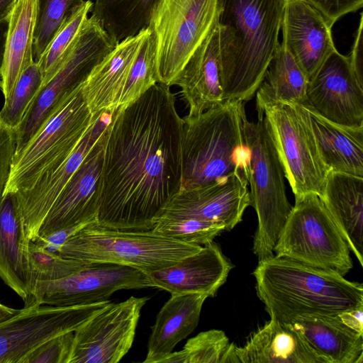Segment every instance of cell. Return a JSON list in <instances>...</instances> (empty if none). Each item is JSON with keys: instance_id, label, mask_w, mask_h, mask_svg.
<instances>
[{"instance_id": "6da1fadb", "label": "cell", "mask_w": 363, "mask_h": 363, "mask_svg": "<svg viewBox=\"0 0 363 363\" xmlns=\"http://www.w3.org/2000/svg\"><path fill=\"white\" fill-rule=\"evenodd\" d=\"M169 87L157 82L114 111L106 128L97 225L152 229L180 191L184 122Z\"/></svg>"}, {"instance_id": "7a4b0ae2", "label": "cell", "mask_w": 363, "mask_h": 363, "mask_svg": "<svg viewBox=\"0 0 363 363\" xmlns=\"http://www.w3.org/2000/svg\"><path fill=\"white\" fill-rule=\"evenodd\" d=\"M281 0H218L223 101H247L279 45Z\"/></svg>"}, {"instance_id": "3957f363", "label": "cell", "mask_w": 363, "mask_h": 363, "mask_svg": "<svg viewBox=\"0 0 363 363\" xmlns=\"http://www.w3.org/2000/svg\"><path fill=\"white\" fill-rule=\"evenodd\" d=\"M252 274L269 316L284 324L301 315H333L363 307L362 284L287 257L260 259Z\"/></svg>"}, {"instance_id": "277c9868", "label": "cell", "mask_w": 363, "mask_h": 363, "mask_svg": "<svg viewBox=\"0 0 363 363\" xmlns=\"http://www.w3.org/2000/svg\"><path fill=\"white\" fill-rule=\"evenodd\" d=\"M245 102L224 101L183 118L180 190L208 185L242 172L247 176Z\"/></svg>"}, {"instance_id": "5b68a950", "label": "cell", "mask_w": 363, "mask_h": 363, "mask_svg": "<svg viewBox=\"0 0 363 363\" xmlns=\"http://www.w3.org/2000/svg\"><path fill=\"white\" fill-rule=\"evenodd\" d=\"M201 247L167 238L152 229H114L95 222L70 238L57 254L85 262L128 266L147 274L169 267Z\"/></svg>"}, {"instance_id": "8992f818", "label": "cell", "mask_w": 363, "mask_h": 363, "mask_svg": "<svg viewBox=\"0 0 363 363\" xmlns=\"http://www.w3.org/2000/svg\"><path fill=\"white\" fill-rule=\"evenodd\" d=\"M257 118V122L246 120L244 135L250 152V206L258 218L253 252L260 260L273 255L292 206L286 197L284 170L274 141L263 119Z\"/></svg>"}, {"instance_id": "52a82bcc", "label": "cell", "mask_w": 363, "mask_h": 363, "mask_svg": "<svg viewBox=\"0 0 363 363\" xmlns=\"http://www.w3.org/2000/svg\"><path fill=\"white\" fill-rule=\"evenodd\" d=\"M256 109L274 141L294 196L308 192L320 196L329 169L296 105L275 98L263 81L256 92Z\"/></svg>"}, {"instance_id": "ba28073f", "label": "cell", "mask_w": 363, "mask_h": 363, "mask_svg": "<svg viewBox=\"0 0 363 363\" xmlns=\"http://www.w3.org/2000/svg\"><path fill=\"white\" fill-rule=\"evenodd\" d=\"M350 250L318 194L308 192L295 196V204L274 247L276 256L344 277L353 267Z\"/></svg>"}, {"instance_id": "9c48e42d", "label": "cell", "mask_w": 363, "mask_h": 363, "mask_svg": "<svg viewBox=\"0 0 363 363\" xmlns=\"http://www.w3.org/2000/svg\"><path fill=\"white\" fill-rule=\"evenodd\" d=\"M82 84L14 157L4 192L28 189L42 174L65 161L101 115L89 110Z\"/></svg>"}, {"instance_id": "30bf717a", "label": "cell", "mask_w": 363, "mask_h": 363, "mask_svg": "<svg viewBox=\"0 0 363 363\" xmlns=\"http://www.w3.org/2000/svg\"><path fill=\"white\" fill-rule=\"evenodd\" d=\"M218 22V0H159L149 25L158 83L174 85Z\"/></svg>"}, {"instance_id": "8fae6325", "label": "cell", "mask_w": 363, "mask_h": 363, "mask_svg": "<svg viewBox=\"0 0 363 363\" xmlns=\"http://www.w3.org/2000/svg\"><path fill=\"white\" fill-rule=\"evenodd\" d=\"M116 44L91 16L82 23L62 63L40 88L16 130L17 155ZM14 158V157H13Z\"/></svg>"}, {"instance_id": "7c38bea8", "label": "cell", "mask_w": 363, "mask_h": 363, "mask_svg": "<svg viewBox=\"0 0 363 363\" xmlns=\"http://www.w3.org/2000/svg\"><path fill=\"white\" fill-rule=\"evenodd\" d=\"M148 296L109 301L74 332L68 363H116L132 347Z\"/></svg>"}, {"instance_id": "4fadbf2b", "label": "cell", "mask_w": 363, "mask_h": 363, "mask_svg": "<svg viewBox=\"0 0 363 363\" xmlns=\"http://www.w3.org/2000/svg\"><path fill=\"white\" fill-rule=\"evenodd\" d=\"M110 301L72 306L23 307L0 323V363H22L43 342L74 332Z\"/></svg>"}, {"instance_id": "5bb4252c", "label": "cell", "mask_w": 363, "mask_h": 363, "mask_svg": "<svg viewBox=\"0 0 363 363\" xmlns=\"http://www.w3.org/2000/svg\"><path fill=\"white\" fill-rule=\"evenodd\" d=\"M154 287L147 273L125 265L94 263L66 278L35 283L32 306H72L108 301L116 291Z\"/></svg>"}, {"instance_id": "9a60e30c", "label": "cell", "mask_w": 363, "mask_h": 363, "mask_svg": "<svg viewBox=\"0 0 363 363\" xmlns=\"http://www.w3.org/2000/svg\"><path fill=\"white\" fill-rule=\"evenodd\" d=\"M305 104L332 122L363 126V84L348 56L337 49L328 56L308 80Z\"/></svg>"}, {"instance_id": "2e32d148", "label": "cell", "mask_w": 363, "mask_h": 363, "mask_svg": "<svg viewBox=\"0 0 363 363\" xmlns=\"http://www.w3.org/2000/svg\"><path fill=\"white\" fill-rule=\"evenodd\" d=\"M250 202L247 174L238 172L208 185L180 190L160 218H194L230 230L242 220Z\"/></svg>"}, {"instance_id": "e0dca14e", "label": "cell", "mask_w": 363, "mask_h": 363, "mask_svg": "<svg viewBox=\"0 0 363 363\" xmlns=\"http://www.w3.org/2000/svg\"><path fill=\"white\" fill-rule=\"evenodd\" d=\"M106 128L55 201L38 237L80 223L96 222Z\"/></svg>"}, {"instance_id": "ac0fdd59", "label": "cell", "mask_w": 363, "mask_h": 363, "mask_svg": "<svg viewBox=\"0 0 363 363\" xmlns=\"http://www.w3.org/2000/svg\"><path fill=\"white\" fill-rule=\"evenodd\" d=\"M332 27L308 1L294 0L284 4L281 43L308 80L328 56L336 50Z\"/></svg>"}, {"instance_id": "d6986e66", "label": "cell", "mask_w": 363, "mask_h": 363, "mask_svg": "<svg viewBox=\"0 0 363 363\" xmlns=\"http://www.w3.org/2000/svg\"><path fill=\"white\" fill-rule=\"evenodd\" d=\"M113 111L102 112L65 161L42 174L28 189L17 192L26 235L30 240L34 241L38 237L40 228L55 201L111 121Z\"/></svg>"}, {"instance_id": "ffe728a7", "label": "cell", "mask_w": 363, "mask_h": 363, "mask_svg": "<svg viewBox=\"0 0 363 363\" xmlns=\"http://www.w3.org/2000/svg\"><path fill=\"white\" fill-rule=\"evenodd\" d=\"M233 266L220 247L211 242L174 264L147 273L153 286L171 295L205 294L216 296Z\"/></svg>"}, {"instance_id": "44dd1931", "label": "cell", "mask_w": 363, "mask_h": 363, "mask_svg": "<svg viewBox=\"0 0 363 363\" xmlns=\"http://www.w3.org/2000/svg\"><path fill=\"white\" fill-rule=\"evenodd\" d=\"M17 192L5 191L0 199V278L32 306L28 245Z\"/></svg>"}, {"instance_id": "7402d4cb", "label": "cell", "mask_w": 363, "mask_h": 363, "mask_svg": "<svg viewBox=\"0 0 363 363\" xmlns=\"http://www.w3.org/2000/svg\"><path fill=\"white\" fill-rule=\"evenodd\" d=\"M149 28L124 39L95 65L82 82L86 104L94 116L117 108L129 74Z\"/></svg>"}, {"instance_id": "603a6c76", "label": "cell", "mask_w": 363, "mask_h": 363, "mask_svg": "<svg viewBox=\"0 0 363 363\" xmlns=\"http://www.w3.org/2000/svg\"><path fill=\"white\" fill-rule=\"evenodd\" d=\"M174 85L180 87L183 99L189 108L187 115L190 116L224 101L218 22L191 56Z\"/></svg>"}, {"instance_id": "cb8c5ba5", "label": "cell", "mask_w": 363, "mask_h": 363, "mask_svg": "<svg viewBox=\"0 0 363 363\" xmlns=\"http://www.w3.org/2000/svg\"><path fill=\"white\" fill-rule=\"evenodd\" d=\"M294 104L329 171L363 177V126L340 125L325 118L308 105Z\"/></svg>"}, {"instance_id": "d4e9b609", "label": "cell", "mask_w": 363, "mask_h": 363, "mask_svg": "<svg viewBox=\"0 0 363 363\" xmlns=\"http://www.w3.org/2000/svg\"><path fill=\"white\" fill-rule=\"evenodd\" d=\"M242 347H235L240 363H328L289 325L270 317Z\"/></svg>"}, {"instance_id": "484cf974", "label": "cell", "mask_w": 363, "mask_h": 363, "mask_svg": "<svg viewBox=\"0 0 363 363\" xmlns=\"http://www.w3.org/2000/svg\"><path fill=\"white\" fill-rule=\"evenodd\" d=\"M320 197L362 267L363 177L329 171Z\"/></svg>"}, {"instance_id": "4316f807", "label": "cell", "mask_w": 363, "mask_h": 363, "mask_svg": "<svg viewBox=\"0 0 363 363\" xmlns=\"http://www.w3.org/2000/svg\"><path fill=\"white\" fill-rule=\"evenodd\" d=\"M286 325L328 363H363V335L345 325L337 314L301 315Z\"/></svg>"}, {"instance_id": "83f0119b", "label": "cell", "mask_w": 363, "mask_h": 363, "mask_svg": "<svg viewBox=\"0 0 363 363\" xmlns=\"http://www.w3.org/2000/svg\"><path fill=\"white\" fill-rule=\"evenodd\" d=\"M208 295H172L156 316L147 343L144 363H160L174 347L191 334L198 325Z\"/></svg>"}, {"instance_id": "f1b7e54d", "label": "cell", "mask_w": 363, "mask_h": 363, "mask_svg": "<svg viewBox=\"0 0 363 363\" xmlns=\"http://www.w3.org/2000/svg\"><path fill=\"white\" fill-rule=\"evenodd\" d=\"M37 11L38 0H16L9 16L1 89L4 99L23 70L34 62L33 45Z\"/></svg>"}, {"instance_id": "f546056e", "label": "cell", "mask_w": 363, "mask_h": 363, "mask_svg": "<svg viewBox=\"0 0 363 363\" xmlns=\"http://www.w3.org/2000/svg\"><path fill=\"white\" fill-rule=\"evenodd\" d=\"M159 0H95L91 13L116 44L147 28Z\"/></svg>"}, {"instance_id": "4dcf8cb0", "label": "cell", "mask_w": 363, "mask_h": 363, "mask_svg": "<svg viewBox=\"0 0 363 363\" xmlns=\"http://www.w3.org/2000/svg\"><path fill=\"white\" fill-rule=\"evenodd\" d=\"M264 82L277 99L306 104L308 79L281 42L268 66Z\"/></svg>"}, {"instance_id": "1f68e13d", "label": "cell", "mask_w": 363, "mask_h": 363, "mask_svg": "<svg viewBox=\"0 0 363 363\" xmlns=\"http://www.w3.org/2000/svg\"><path fill=\"white\" fill-rule=\"evenodd\" d=\"M235 347L223 330L212 329L189 339L181 350L160 363H240Z\"/></svg>"}, {"instance_id": "d6a6232c", "label": "cell", "mask_w": 363, "mask_h": 363, "mask_svg": "<svg viewBox=\"0 0 363 363\" xmlns=\"http://www.w3.org/2000/svg\"><path fill=\"white\" fill-rule=\"evenodd\" d=\"M84 0H38L33 57L37 62L62 24Z\"/></svg>"}, {"instance_id": "836d02e7", "label": "cell", "mask_w": 363, "mask_h": 363, "mask_svg": "<svg viewBox=\"0 0 363 363\" xmlns=\"http://www.w3.org/2000/svg\"><path fill=\"white\" fill-rule=\"evenodd\" d=\"M43 82L39 65L33 62L22 72L9 95L4 99L0 117L16 130Z\"/></svg>"}, {"instance_id": "e575fe53", "label": "cell", "mask_w": 363, "mask_h": 363, "mask_svg": "<svg viewBox=\"0 0 363 363\" xmlns=\"http://www.w3.org/2000/svg\"><path fill=\"white\" fill-rule=\"evenodd\" d=\"M92 5L93 2L90 0L85 1L62 24L37 62L43 74V84L51 78L62 63L82 23L88 18Z\"/></svg>"}, {"instance_id": "d590c367", "label": "cell", "mask_w": 363, "mask_h": 363, "mask_svg": "<svg viewBox=\"0 0 363 363\" xmlns=\"http://www.w3.org/2000/svg\"><path fill=\"white\" fill-rule=\"evenodd\" d=\"M31 290L37 282L60 280L94 264L66 258L32 240L28 245Z\"/></svg>"}, {"instance_id": "8d00e7d4", "label": "cell", "mask_w": 363, "mask_h": 363, "mask_svg": "<svg viewBox=\"0 0 363 363\" xmlns=\"http://www.w3.org/2000/svg\"><path fill=\"white\" fill-rule=\"evenodd\" d=\"M156 83L155 44L149 28L133 65L117 108L125 107L134 101Z\"/></svg>"}, {"instance_id": "74e56055", "label": "cell", "mask_w": 363, "mask_h": 363, "mask_svg": "<svg viewBox=\"0 0 363 363\" xmlns=\"http://www.w3.org/2000/svg\"><path fill=\"white\" fill-rule=\"evenodd\" d=\"M152 230L167 238L183 242L206 245L225 228L223 225L194 218H160Z\"/></svg>"}, {"instance_id": "f35d334b", "label": "cell", "mask_w": 363, "mask_h": 363, "mask_svg": "<svg viewBox=\"0 0 363 363\" xmlns=\"http://www.w3.org/2000/svg\"><path fill=\"white\" fill-rule=\"evenodd\" d=\"M74 332L55 336L30 352L22 363H68Z\"/></svg>"}, {"instance_id": "ab89813d", "label": "cell", "mask_w": 363, "mask_h": 363, "mask_svg": "<svg viewBox=\"0 0 363 363\" xmlns=\"http://www.w3.org/2000/svg\"><path fill=\"white\" fill-rule=\"evenodd\" d=\"M16 148V130L0 117V199L3 196L10 175Z\"/></svg>"}, {"instance_id": "60d3db41", "label": "cell", "mask_w": 363, "mask_h": 363, "mask_svg": "<svg viewBox=\"0 0 363 363\" xmlns=\"http://www.w3.org/2000/svg\"><path fill=\"white\" fill-rule=\"evenodd\" d=\"M330 25L343 16L355 12L363 6V0H307Z\"/></svg>"}, {"instance_id": "b9f144b4", "label": "cell", "mask_w": 363, "mask_h": 363, "mask_svg": "<svg viewBox=\"0 0 363 363\" xmlns=\"http://www.w3.org/2000/svg\"><path fill=\"white\" fill-rule=\"evenodd\" d=\"M90 223H83L73 227L60 229L46 236L38 237L33 242L50 252L57 253L65 242Z\"/></svg>"}, {"instance_id": "7bdbcfd3", "label": "cell", "mask_w": 363, "mask_h": 363, "mask_svg": "<svg viewBox=\"0 0 363 363\" xmlns=\"http://www.w3.org/2000/svg\"><path fill=\"white\" fill-rule=\"evenodd\" d=\"M363 16L360 14L358 28L356 31L351 52L348 56L351 66L359 82L363 84Z\"/></svg>"}, {"instance_id": "ee69618b", "label": "cell", "mask_w": 363, "mask_h": 363, "mask_svg": "<svg viewBox=\"0 0 363 363\" xmlns=\"http://www.w3.org/2000/svg\"><path fill=\"white\" fill-rule=\"evenodd\" d=\"M337 315L348 328L363 335V307L344 311Z\"/></svg>"}, {"instance_id": "f6af8a7d", "label": "cell", "mask_w": 363, "mask_h": 363, "mask_svg": "<svg viewBox=\"0 0 363 363\" xmlns=\"http://www.w3.org/2000/svg\"><path fill=\"white\" fill-rule=\"evenodd\" d=\"M8 26L9 16L0 19V89H1L2 87V68Z\"/></svg>"}, {"instance_id": "bcb514c9", "label": "cell", "mask_w": 363, "mask_h": 363, "mask_svg": "<svg viewBox=\"0 0 363 363\" xmlns=\"http://www.w3.org/2000/svg\"><path fill=\"white\" fill-rule=\"evenodd\" d=\"M21 311V309H16L0 303V323L13 317Z\"/></svg>"}, {"instance_id": "7dc6e473", "label": "cell", "mask_w": 363, "mask_h": 363, "mask_svg": "<svg viewBox=\"0 0 363 363\" xmlns=\"http://www.w3.org/2000/svg\"><path fill=\"white\" fill-rule=\"evenodd\" d=\"M16 0H0V19L8 17Z\"/></svg>"}, {"instance_id": "c3c4849f", "label": "cell", "mask_w": 363, "mask_h": 363, "mask_svg": "<svg viewBox=\"0 0 363 363\" xmlns=\"http://www.w3.org/2000/svg\"><path fill=\"white\" fill-rule=\"evenodd\" d=\"M284 4L287 1H294V0H281ZM301 1H307V0H301Z\"/></svg>"}]
</instances>
